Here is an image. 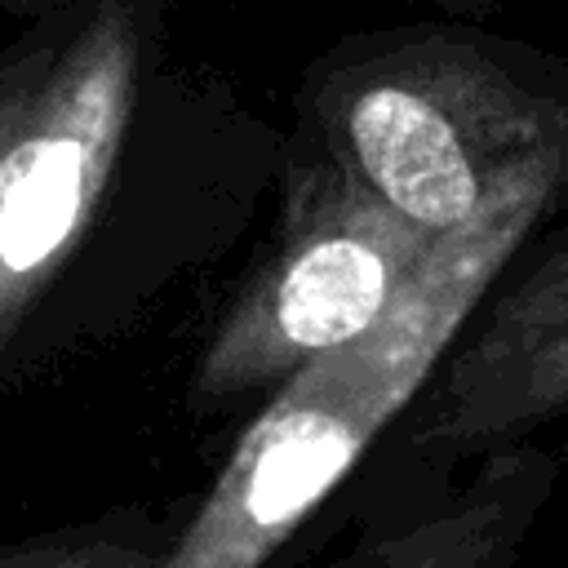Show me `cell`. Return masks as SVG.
<instances>
[{"mask_svg":"<svg viewBox=\"0 0 568 568\" xmlns=\"http://www.w3.org/2000/svg\"><path fill=\"white\" fill-rule=\"evenodd\" d=\"M288 146L444 240L568 155V53L466 18L346 31L306 62Z\"/></svg>","mask_w":568,"mask_h":568,"instance_id":"6da1fadb","label":"cell"},{"mask_svg":"<svg viewBox=\"0 0 568 568\" xmlns=\"http://www.w3.org/2000/svg\"><path fill=\"white\" fill-rule=\"evenodd\" d=\"M564 209L568 155L444 235L377 328L302 368L253 413L160 568H266L399 426L493 280Z\"/></svg>","mask_w":568,"mask_h":568,"instance_id":"7a4b0ae2","label":"cell"},{"mask_svg":"<svg viewBox=\"0 0 568 568\" xmlns=\"http://www.w3.org/2000/svg\"><path fill=\"white\" fill-rule=\"evenodd\" d=\"M435 244L328 160L284 142L266 244L209 328L191 404L262 408L302 368L377 328Z\"/></svg>","mask_w":568,"mask_h":568,"instance_id":"3957f363","label":"cell"},{"mask_svg":"<svg viewBox=\"0 0 568 568\" xmlns=\"http://www.w3.org/2000/svg\"><path fill=\"white\" fill-rule=\"evenodd\" d=\"M568 426V209L493 280L444 364L373 448L395 493L382 515L422 506L488 453Z\"/></svg>","mask_w":568,"mask_h":568,"instance_id":"277c9868","label":"cell"},{"mask_svg":"<svg viewBox=\"0 0 568 568\" xmlns=\"http://www.w3.org/2000/svg\"><path fill=\"white\" fill-rule=\"evenodd\" d=\"M559 484V453L515 444L466 466L444 493L386 515L328 568H515Z\"/></svg>","mask_w":568,"mask_h":568,"instance_id":"5b68a950","label":"cell"},{"mask_svg":"<svg viewBox=\"0 0 568 568\" xmlns=\"http://www.w3.org/2000/svg\"><path fill=\"white\" fill-rule=\"evenodd\" d=\"M173 537H178V524L138 506H124V510L75 524V541L53 568H160Z\"/></svg>","mask_w":568,"mask_h":568,"instance_id":"8992f818","label":"cell"},{"mask_svg":"<svg viewBox=\"0 0 568 568\" xmlns=\"http://www.w3.org/2000/svg\"><path fill=\"white\" fill-rule=\"evenodd\" d=\"M71 541H75V524L9 541V546H0V568H53L71 550Z\"/></svg>","mask_w":568,"mask_h":568,"instance_id":"52a82bcc","label":"cell"},{"mask_svg":"<svg viewBox=\"0 0 568 568\" xmlns=\"http://www.w3.org/2000/svg\"><path fill=\"white\" fill-rule=\"evenodd\" d=\"M373 4H408V9H435L439 18H466L479 22L501 9H528V4H568V0H373Z\"/></svg>","mask_w":568,"mask_h":568,"instance_id":"ba28073f","label":"cell"}]
</instances>
